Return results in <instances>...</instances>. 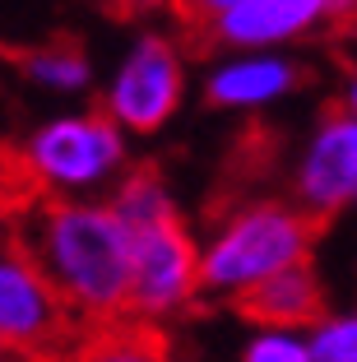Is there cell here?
I'll list each match as a JSON object with an SVG mask.
<instances>
[{
	"label": "cell",
	"instance_id": "4",
	"mask_svg": "<svg viewBox=\"0 0 357 362\" xmlns=\"http://www.w3.org/2000/svg\"><path fill=\"white\" fill-rule=\"evenodd\" d=\"M190 88V56L181 37L163 28H144L126 42L98 88V112L126 139H153L168 130L186 107Z\"/></svg>",
	"mask_w": 357,
	"mask_h": 362
},
{
	"label": "cell",
	"instance_id": "13",
	"mask_svg": "<svg viewBox=\"0 0 357 362\" xmlns=\"http://www.w3.org/2000/svg\"><path fill=\"white\" fill-rule=\"evenodd\" d=\"M107 209L121 218V228H126L130 237L144 233V228L168 223V218H181V204H177L168 177L158 168H130L126 177L107 191Z\"/></svg>",
	"mask_w": 357,
	"mask_h": 362
},
{
	"label": "cell",
	"instance_id": "2",
	"mask_svg": "<svg viewBox=\"0 0 357 362\" xmlns=\"http://www.w3.org/2000/svg\"><path fill=\"white\" fill-rule=\"evenodd\" d=\"M320 228L293 209L283 195H255L218 214V223L200 237V298L237 302L288 265L315 256Z\"/></svg>",
	"mask_w": 357,
	"mask_h": 362
},
{
	"label": "cell",
	"instance_id": "12",
	"mask_svg": "<svg viewBox=\"0 0 357 362\" xmlns=\"http://www.w3.org/2000/svg\"><path fill=\"white\" fill-rule=\"evenodd\" d=\"M19 75L33 88H42L52 98H88L98 84V65L88 56L84 42H70V37H52L42 47H28L19 56Z\"/></svg>",
	"mask_w": 357,
	"mask_h": 362
},
{
	"label": "cell",
	"instance_id": "3",
	"mask_svg": "<svg viewBox=\"0 0 357 362\" xmlns=\"http://www.w3.org/2000/svg\"><path fill=\"white\" fill-rule=\"evenodd\" d=\"M14 163L42 200H107V191L135 168V153L98 107H70L28 126Z\"/></svg>",
	"mask_w": 357,
	"mask_h": 362
},
{
	"label": "cell",
	"instance_id": "7",
	"mask_svg": "<svg viewBox=\"0 0 357 362\" xmlns=\"http://www.w3.org/2000/svg\"><path fill=\"white\" fill-rule=\"evenodd\" d=\"M74 320L14 237H0V353L52 358L70 349Z\"/></svg>",
	"mask_w": 357,
	"mask_h": 362
},
{
	"label": "cell",
	"instance_id": "1",
	"mask_svg": "<svg viewBox=\"0 0 357 362\" xmlns=\"http://www.w3.org/2000/svg\"><path fill=\"white\" fill-rule=\"evenodd\" d=\"M14 242L47 274L70 320L107 325L126 316L130 233L107 200H37Z\"/></svg>",
	"mask_w": 357,
	"mask_h": 362
},
{
	"label": "cell",
	"instance_id": "17",
	"mask_svg": "<svg viewBox=\"0 0 357 362\" xmlns=\"http://www.w3.org/2000/svg\"><path fill=\"white\" fill-rule=\"evenodd\" d=\"M0 237H5V218H0Z\"/></svg>",
	"mask_w": 357,
	"mask_h": 362
},
{
	"label": "cell",
	"instance_id": "11",
	"mask_svg": "<svg viewBox=\"0 0 357 362\" xmlns=\"http://www.w3.org/2000/svg\"><path fill=\"white\" fill-rule=\"evenodd\" d=\"M70 362H177L172 344L158 325H144L135 316H116L107 325H88L84 339L65 349Z\"/></svg>",
	"mask_w": 357,
	"mask_h": 362
},
{
	"label": "cell",
	"instance_id": "14",
	"mask_svg": "<svg viewBox=\"0 0 357 362\" xmlns=\"http://www.w3.org/2000/svg\"><path fill=\"white\" fill-rule=\"evenodd\" d=\"M311 362H357V316L348 307H325L302 330Z\"/></svg>",
	"mask_w": 357,
	"mask_h": 362
},
{
	"label": "cell",
	"instance_id": "5",
	"mask_svg": "<svg viewBox=\"0 0 357 362\" xmlns=\"http://www.w3.org/2000/svg\"><path fill=\"white\" fill-rule=\"evenodd\" d=\"M288 204L315 228L329 218H344L357 200V107L353 88L339 103H329L315 126L297 144L293 172H288Z\"/></svg>",
	"mask_w": 357,
	"mask_h": 362
},
{
	"label": "cell",
	"instance_id": "9",
	"mask_svg": "<svg viewBox=\"0 0 357 362\" xmlns=\"http://www.w3.org/2000/svg\"><path fill=\"white\" fill-rule=\"evenodd\" d=\"M306 84V61L293 52H213L200 70V98L228 117H255L288 103Z\"/></svg>",
	"mask_w": 357,
	"mask_h": 362
},
{
	"label": "cell",
	"instance_id": "6",
	"mask_svg": "<svg viewBox=\"0 0 357 362\" xmlns=\"http://www.w3.org/2000/svg\"><path fill=\"white\" fill-rule=\"evenodd\" d=\"M195 302H200V233L186 223V214L130 237L126 316L163 330Z\"/></svg>",
	"mask_w": 357,
	"mask_h": 362
},
{
	"label": "cell",
	"instance_id": "8",
	"mask_svg": "<svg viewBox=\"0 0 357 362\" xmlns=\"http://www.w3.org/2000/svg\"><path fill=\"white\" fill-rule=\"evenodd\" d=\"M357 0H237L200 37L213 52H288L348 23Z\"/></svg>",
	"mask_w": 357,
	"mask_h": 362
},
{
	"label": "cell",
	"instance_id": "16",
	"mask_svg": "<svg viewBox=\"0 0 357 362\" xmlns=\"http://www.w3.org/2000/svg\"><path fill=\"white\" fill-rule=\"evenodd\" d=\"M172 5H177V14L181 19H186V28H209L213 19H218L223 10H232V5H237V0H172Z\"/></svg>",
	"mask_w": 357,
	"mask_h": 362
},
{
	"label": "cell",
	"instance_id": "18",
	"mask_svg": "<svg viewBox=\"0 0 357 362\" xmlns=\"http://www.w3.org/2000/svg\"><path fill=\"white\" fill-rule=\"evenodd\" d=\"M0 362H5V353H0Z\"/></svg>",
	"mask_w": 357,
	"mask_h": 362
},
{
	"label": "cell",
	"instance_id": "10",
	"mask_svg": "<svg viewBox=\"0 0 357 362\" xmlns=\"http://www.w3.org/2000/svg\"><path fill=\"white\" fill-rule=\"evenodd\" d=\"M325 307H329V298H325V279H320L315 260L279 269V274L255 284L251 293L237 302V311L251 320L255 330H297V334H302Z\"/></svg>",
	"mask_w": 357,
	"mask_h": 362
},
{
	"label": "cell",
	"instance_id": "15",
	"mask_svg": "<svg viewBox=\"0 0 357 362\" xmlns=\"http://www.w3.org/2000/svg\"><path fill=\"white\" fill-rule=\"evenodd\" d=\"M237 362H311L297 330H251Z\"/></svg>",
	"mask_w": 357,
	"mask_h": 362
}]
</instances>
